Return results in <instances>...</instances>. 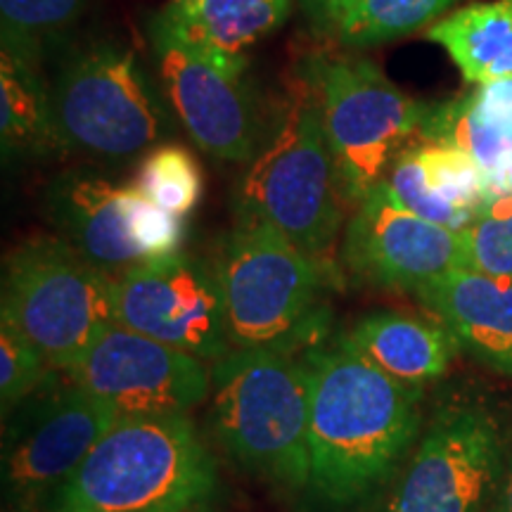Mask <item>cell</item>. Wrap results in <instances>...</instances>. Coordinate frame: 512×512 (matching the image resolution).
<instances>
[{
	"label": "cell",
	"mask_w": 512,
	"mask_h": 512,
	"mask_svg": "<svg viewBox=\"0 0 512 512\" xmlns=\"http://www.w3.org/2000/svg\"><path fill=\"white\" fill-rule=\"evenodd\" d=\"M311 375L309 494L356 508L394 475L420 430V389L337 342L304 356Z\"/></svg>",
	"instance_id": "6da1fadb"
},
{
	"label": "cell",
	"mask_w": 512,
	"mask_h": 512,
	"mask_svg": "<svg viewBox=\"0 0 512 512\" xmlns=\"http://www.w3.org/2000/svg\"><path fill=\"white\" fill-rule=\"evenodd\" d=\"M216 463L185 415L119 418L48 512H202L216 498Z\"/></svg>",
	"instance_id": "7a4b0ae2"
},
{
	"label": "cell",
	"mask_w": 512,
	"mask_h": 512,
	"mask_svg": "<svg viewBox=\"0 0 512 512\" xmlns=\"http://www.w3.org/2000/svg\"><path fill=\"white\" fill-rule=\"evenodd\" d=\"M211 425L242 467L290 491L311 484V375L287 347L233 349L211 370Z\"/></svg>",
	"instance_id": "3957f363"
},
{
	"label": "cell",
	"mask_w": 512,
	"mask_h": 512,
	"mask_svg": "<svg viewBox=\"0 0 512 512\" xmlns=\"http://www.w3.org/2000/svg\"><path fill=\"white\" fill-rule=\"evenodd\" d=\"M342 185L325 138L313 74L297 76L264 150L240 181V209L278 228L325 266L344 221Z\"/></svg>",
	"instance_id": "277c9868"
},
{
	"label": "cell",
	"mask_w": 512,
	"mask_h": 512,
	"mask_svg": "<svg viewBox=\"0 0 512 512\" xmlns=\"http://www.w3.org/2000/svg\"><path fill=\"white\" fill-rule=\"evenodd\" d=\"M214 273L235 349H292L316 337L325 266L271 223L238 211V223L221 242Z\"/></svg>",
	"instance_id": "5b68a950"
},
{
	"label": "cell",
	"mask_w": 512,
	"mask_h": 512,
	"mask_svg": "<svg viewBox=\"0 0 512 512\" xmlns=\"http://www.w3.org/2000/svg\"><path fill=\"white\" fill-rule=\"evenodd\" d=\"M0 316L41 351L50 368L69 373L114 323V275L67 240L31 238L5 259Z\"/></svg>",
	"instance_id": "8992f818"
},
{
	"label": "cell",
	"mask_w": 512,
	"mask_h": 512,
	"mask_svg": "<svg viewBox=\"0 0 512 512\" xmlns=\"http://www.w3.org/2000/svg\"><path fill=\"white\" fill-rule=\"evenodd\" d=\"M50 95L62 147L86 155L128 159L171 133L166 107L136 55L114 43L69 57Z\"/></svg>",
	"instance_id": "52a82bcc"
},
{
	"label": "cell",
	"mask_w": 512,
	"mask_h": 512,
	"mask_svg": "<svg viewBox=\"0 0 512 512\" xmlns=\"http://www.w3.org/2000/svg\"><path fill=\"white\" fill-rule=\"evenodd\" d=\"M311 74L342 195L358 204L411 147L425 105L403 95L368 60H313Z\"/></svg>",
	"instance_id": "ba28073f"
},
{
	"label": "cell",
	"mask_w": 512,
	"mask_h": 512,
	"mask_svg": "<svg viewBox=\"0 0 512 512\" xmlns=\"http://www.w3.org/2000/svg\"><path fill=\"white\" fill-rule=\"evenodd\" d=\"M505 467L501 422L479 403L434 415L384 512H489Z\"/></svg>",
	"instance_id": "9c48e42d"
},
{
	"label": "cell",
	"mask_w": 512,
	"mask_h": 512,
	"mask_svg": "<svg viewBox=\"0 0 512 512\" xmlns=\"http://www.w3.org/2000/svg\"><path fill=\"white\" fill-rule=\"evenodd\" d=\"M114 323L202 361L233 351L214 268L183 252L114 275Z\"/></svg>",
	"instance_id": "30bf717a"
},
{
	"label": "cell",
	"mask_w": 512,
	"mask_h": 512,
	"mask_svg": "<svg viewBox=\"0 0 512 512\" xmlns=\"http://www.w3.org/2000/svg\"><path fill=\"white\" fill-rule=\"evenodd\" d=\"M72 382L107 401L119 418L185 415L207 399L202 358L112 323L69 370Z\"/></svg>",
	"instance_id": "8fae6325"
},
{
	"label": "cell",
	"mask_w": 512,
	"mask_h": 512,
	"mask_svg": "<svg viewBox=\"0 0 512 512\" xmlns=\"http://www.w3.org/2000/svg\"><path fill=\"white\" fill-rule=\"evenodd\" d=\"M119 420L107 401L79 384L43 396L15 420L3 451V491L12 505L46 503L79 470L93 446Z\"/></svg>",
	"instance_id": "7c38bea8"
},
{
	"label": "cell",
	"mask_w": 512,
	"mask_h": 512,
	"mask_svg": "<svg viewBox=\"0 0 512 512\" xmlns=\"http://www.w3.org/2000/svg\"><path fill=\"white\" fill-rule=\"evenodd\" d=\"M342 261L356 278L418 292L456 268H470L463 230L432 223L394 200L380 183L356 204Z\"/></svg>",
	"instance_id": "4fadbf2b"
},
{
	"label": "cell",
	"mask_w": 512,
	"mask_h": 512,
	"mask_svg": "<svg viewBox=\"0 0 512 512\" xmlns=\"http://www.w3.org/2000/svg\"><path fill=\"white\" fill-rule=\"evenodd\" d=\"M152 46L166 100L192 140L228 162L254 159L259 117L242 76L185 46L159 22L152 24Z\"/></svg>",
	"instance_id": "5bb4252c"
},
{
	"label": "cell",
	"mask_w": 512,
	"mask_h": 512,
	"mask_svg": "<svg viewBox=\"0 0 512 512\" xmlns=\"http://www.w3.org/2000/svg\"><path fill=\"white\" fill-rule=\"evenodd\" d=\"M128 200L131 188L107 178L64 174L50 183L46 207L62 240L105 273L119 275L143 261L131 235Z\"/></svg>",
	"instance_id": "9a60e30c"
},
{
	"label": "cell",
	"mask_w": 512,
	"mask_h": 512,
	"mask_svg": "<svg viewBox=\"0 0 512 512\" xmlns=\"http://www.w3.org/2000/svg\"><path fill=\"white\" fill-rule=\"evenodd\" d=\"M484 366L512 375V283L456 268L415 292Z\"/></svg>",
	"instance_id": "2e32d148"
},
{
	"label": "cell",
	"mask_w": 512,
	"mask_h": 512,
	"mask_svg": "<svg viewBox=\"0 0 512 512\" xmlns=\"http://www.w3.org/2000/svg\"><path fill=\"white\" fill-rule=\"evenodd\" d=\"M287 15L290 0H171L155 22L221 69L242 76L247 50Z\"/></svg>",
	"instance_id": "e0dca14e"
},
{
	"label": "cell",
	"mask_w": 512,
	"mask_h": 512,
	"mask_svg": "<svg viewBox=\"0 0 512 512\" xmlns=\"http://www.w3.org/2000/svg\"><path fill=\"white\" fill-rule=\"evenodd\" d=\"M339 342L406 387L439 380L458 351L444 325L406 313L377 311L363 316Z\"/></svg>",
	"instance_id": "ac0fdd59"
},
{
	"label": "cell",
	"mask_w": 512,
	"mask_h": 512,
	"mask_svg": "<svg viewBox=\"0 0 512 512\" xmlns=\"http://www.w3.org/2000/svg\"><path fill=\"white\" fill-rule=\"evenodd\" d=\"M427 38L451 55L465 81L512 79V0L465 5L432 24Z\"/></svg>",
	"instance_id": "d6986e66"
},
{
	"label": "cell",
	"mask_w": 512,
	"mask_h": 512,
	"mask_svg": "<svg viewBox=\"0 0 512 512\" xmlns=\"http://www.w3.org/2000/svg\"><path fill=\"white\" fill-rule=\"evenodd\" d=\"M418 138L422 143L458 147L475 157L484 169L489 200L512 195V136L496 131L479 117L472 93L425 105Z\"/></svg>",
	"instance_id": "ffe728a7"
},
{
	"label": "cell",
	"mask_w": 512,
	"mask_h": 512,
	"mask_svg": "<svg viewBox=\"0 0 512 512\" xmlns=\"http://www.w3.org/2000/svg\"><path fill=\"white\" fill-rule=\"evenodd\" d=\"M0 138L5 152H50L62 147L53 95L38 74V64L10 50H3L0 57Z\"/></svg>",
	"instance_id": "44dd1931"
},
{
	"label": "cell",
	"mask_w": 512,
	"mask_h": 512,
	"mask_svg": "<svg viewBox=\"0 0 512 512\" xmlns=\"http://www.w3.org/2000/svg\"><path fill=\"white\" fill-rule=\"evenodd\" d=\"M458 0H358L344 12L335 34L344 46L366 48L396 41L437 24Z\"/></svg>",
	"instance_id": "7402d4cb"
},
{
	"label": "cell",
	"mask_w": 512,
	"mask_h": 512,
	"mask_svg": "<svg viewBox=\"0 0 512 512\" xmlns=\"http://www.w3.org/2000/svg\"><path fill=\"white\" fill-rule=\"evenodd\" d=\"M86 0H0L3 50L22 60H41L43 48L79 19Z\"/></svg>",
	"instance_id": "603a6c76"
},
{
	"label": "cell",
	"mask_w": 512,
	"mask_h": 512,
	"mask_svg": "<svg viewBox=\"0 0 512 512\" xmlns=\"http://www.w3.org/2000/svg\"><path fill=\"white\" fill-rule=\"evenodd\" d=\"M136 188L157 207L183 219L202 200L204 178L192 152L178 145H157L140 162Z\"/></svg>",
	"instance_id": "cb8c5ba5"
},
{
	"label": "cell",
	"mask_w": 512,
	"mask_h": 512,
	"mask_svg": "<svg viewBox=\"0 0 512 512\" xmlns=\"http://www.w3.org/2000/svg\"><path fill=\"white\" fill-rule=\"evenodd\" d=\"M418 159L422 178L434 195L446 200L453 207L479 214V209L489 202L484 169L475 157L458 147L441 143L411 145Z\"/></svg>",
	"instance_id": "d4e9b609"
},
{
	"label": "cell",
	"mask_w": 512,
	"mask_h": 512,
	"mask_svg": "<svg viewBox=\"0 0 512 512\" xmlns=\"http://www.w3.org/2000/svg\"><path fill=\"white\" fill-rule=\"evenodd\" d=\"M463 238L470 271L512 283V195L486 202Z\"/></svg>",
	"instance_id": "484cf974"
},
{
	"label": "cell",
	"mask_w": 512,
	"mask_h": 512,
	"mask_svg": "<svg viewBox=\"0 0 512 512\" xmlns=\"http://www.w3.org/2000/svg\"><path fill=\"white\" fill-rule=\"evenodd\" d=\"M48 370L41 351L8 318L0 316V406L5 420L36 394Z\"/></svg>",
	"instance_id": "4316f807"
},
{
	"label": "cell",
	"mask_w": 512,
	"mask_h": 512,
	"mask_svg": "<svg viewBox=\"0 0 512 512\" xmlns=\"http://www.w3.org/2000/svg\"><path fill=\"white\" fill-rule=\"evenodd\" d=\"M382 183L387 185V190L392 192V197L403 209L413 211V214H418L432 223H439V226H446L451 230H465L477 216L472 211L453 207V204L441 200V197H437L427 188L418 159L413 155V147H408V150H403L396 157V162L387 171Z\"/></svg>",
	"instance_id": "83f0119b"
},
{
	"label": "cell",
	"mask_w": 512,
	"mask_h": 512,
	"mask_svg": "<svg viewBox=\"0 0 512 512\" xmlns=\"http://www.w3.org/2000/svg\"><path fill=\"white\" fill-rule=\"evenodd\" d=\"M128 216H131L133 242L143 254V261L178 252L183 240V219L147 200L136 185L131 188Z\"/></svg>",
	"instance_id": "f1b7e54d"
},
{
	"label": "cell",
	"mask_w": 512,
	"mask_h": 512,
	"mask_svg": "<svg viewBox=\"0 0 512 512\" xmlns=\"http://www.w3.org/2000/svg\"><path fill=\"white\" fill-rule=\"evenodd\" d=\"M472 100L486 124L512 136V79L482 83L472 93Z\"/></svg>",
	"instance_id": "f546056e"
},
{
	"label": "cell",
	"mask_w": 512,
	"mask_h": 512,
	"mask_svg": "<svg viewBox=\"0 0 512 512\" xmlns=\"http://www.w3.org/2000/svg\"><path fill=\"white\" fill-rule=\"evenodd\" d=\"M302 3L313 22L335 31L337 22L344 17V12L354 8L358 0H302Z\"/></svg>",
	"instance_id": "4dcf8cb0"
},
{
	"label": "cell",
	"mask_w": 512,
	"mask_h": 512,
	"mask_svg": "<svg viewBox=\"0 0 512 512\" xmlns=\"http://www.w3.org/2000/svg\"><path fill=\"white\" fill-rule=\"evenodd\" d=\"M489 512H512V456L505 458L501 482H498L494 503Z\"/></svg>",
	"instance_id": "1f68e13d"
}]
</instances>
